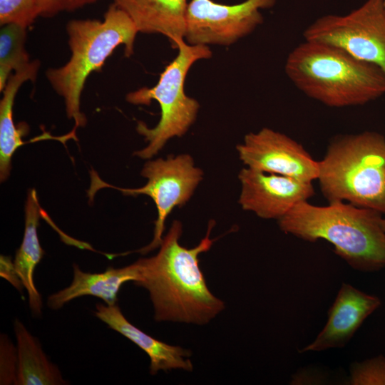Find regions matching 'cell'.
Listing matches in <instances>:
<instances>
[{
  "label": "cell",
  "mask_w": 385,
  "mask_h": 385,
  "mask_svg": "<svg viewBox=\"0 0 385 385\" xmlns=\"http://www.w3.org/2000/svg\"><path fill=\"white\" fill-rule=\"evenodd\" d=\"M14 329L18 357L15 384H67L58 368L47 358L38 339L17 319L14 320Z\"/></svg>",
  "instance_id": "obj_18"
},
{
  "label": "cell",
  "mask_w": 385,
  "mask_h": 385,
  "mask_svg": "<svg viewBox=\"0 0 385 385\" xmlns=\"http://www.w3.org/2000/svg\"><path fill=\"white\" fill-rule=\"evenodd\" d=\"M41 16H52L60 12L71 11L98 0H36Z\"/></svg>",
  "instance_id": "obj_23"
},
{
  "label": "cell",
  "mask_w": 385,
  "mask_h": 385,
  "mask_svg": "<svg viewBox=\"0 0 385 385\" xmlns=\"http://www.w3.org/2000/svg\"><path fill=\"white\" fill-rule=\"evenodd\" d=\"M238 179L241 184L240 205L262 219L279 220L315 193L312 183L247 167L240 171Z\"/></svg>",
  "instance_id": "obj_11"
},
{
  "label": "cell",
  "mask_w": 385,
  "mask_h": 385,
  "mask_svg": "<svg viewBox=\"0 0 385 385\" xmlns=\"http://www.w3.org/2000/svg\"><path fill=\"white\" fill-rule=\"evenodd\" d=\"M17 349L5 334L0 337V384H15L17 370Z\"/></svg>",
  "instance_id": "obj_22"
},
{
  "label": "cell",
  "mask_w": 385,
  "mask_h": 385,
  "mask_svg": "<svg viewBox=\"0 0 385 385\" xmlns=\"http://www.w3.org/2000/svg\"><path fill=\"white\" fill-rule=\"evenodd\" d=\"M276 0H245L228 5L191 0L185 16V38L191 45L229 46L252 33L263 21L261 9Z\"/></svg>",
  "instance_id": "obj_9"
},
{
  "label": "cell",
  "mask_w": 385,
  "mask_h": 385,
  "mask_svg": "<svg viewBox=\"0 0 385 385\" xmlns=\"http://www.w3.org/2000/svg\"><path fill=\"white\" fill-rule=\"evenodd\" d=\"M0 276L22 293L24 286L16 270L14 262L9 256L1 255L0 257Z\"/></svg>",
  "instance_id": "obj_24"
},
{
  "label": "cell",
  "mask_w": 385,
  "mask_h": 385,
  "mask_svg": "<svg viewBox=\"0 0 385 385\" xmlns=\"http://www.w3.org/2000/svg\"><path fill=\"white\" fill-rule=\"evenodd\" d=\"M138 32L166 36L173 48L185 38L187 0H113Z\"/></svg>",
  "instance_id": "obj_14"
},
{
  "label": "cell",
  "mask_w": 385,
  "mask_h": 385,
  "mask_svg": "<svg viewBox=\"0 0 385 385\" xmlns=\"http://www.w3.org/2000/svg\"><path fill=\"white\" fill-rule=\"evenodd\" d=\"M96 308V317L133 342L148 355L150 374L173 369L192 371L193 365L189 359L192 353L189 349L168 344L145 334L125 317L117 304H97Z\"/></svg>",
  "instance_id": "obj_13"
},
{
  "label": "cell",
  "mask_w": 385,
  "mask_h": 385,
  "mask_svg": "<svg viewBox=\"0 0 385 385\" xmlns=\"http://www.w3.org/2000/svg\"><path fill=\"white\" fill-rule=\"evenodd\" d=\"M42 210L39 205L37 192L30 189L25 204V227L23 240L17 250L14 263L29 295V304L35 316L41 314V295L36 289L34 270L43 256L38 237V226Z\"/></svg>",
  "instance_id": "obj_16"
},
{
  "label": "cell",
  "mask_w": 385,
  "mask_h": 385,
  "mask_svg": "<svg viewBox=\"0 0 385 385\" xmlns=\"http://www.w3.org/2000/svg\"><path fill=\"white\" fill-rule=\"evenodd\" d=\"M384 8H385V0H384Z\"/></svg>",
  "instance_id": "obj_26"
},
{
  "label": "cell",
  "mask_w": 385,
  "mask_h": 385,
  "mask_svg": "<svg viewBox=\"0 0 385 385\" xmlns=\"http://www.w3.org/2000/svg\"><path fill=\"white\" fill-rule=\"evenodd\" d=\"M284 71L299 91L329 107L361 106L385 94L381 68L324 43L305 40L297 46Z\"/></svg>",
  "instance_id": "obj_3"
},
{
  "label": "cell",
  "mask_w": 385,
  "mask_h": 385,
  "mask_svg": "<svg viewBox=\"0 0 385 385\" xmlns=\"http://www.w3.org/2000/svg\"><path fill=\"white\" fill-rule=\"evenodd\" d=\"M381 304L379 297L342 283L329 309L326 324L314 340L300 353L344 346L364 320Z\"/></svg>",
  "instance_id": "obj_12"
},
{
  "label": "cell",
  "mask_w": 385,
  "mask_h": 385,
  "mask_svg": "<svg viewBox=\"0 0 385 385\" xmlns=\"http://www.w3.org/2000/svg\"><path fill=\"white\" fill-rule=\"evenodd\" d=\"M177 49L178 55L166 66L155 86L126 96L132 104L149 106L155 100L160 108V118L155 127L150 128L141 121L137 124L136 130L148 142L146 147L133 153L141 159L152 158L169 140L184 135L197 118L200 104L185 93V81L192 66L199 60L210 58L212 53L208 46L191 45L184 39Z\"/></svg>",
  "instance_id": "obj_6"
},
{
  "label": "cell",
  "mask_w": 385,
  "mask_h": 385,
  "mask_svg": "<svg viewBox=\"0 0 385 385\" xmlns=\"http://www.w3.org/2000/svg\"><path fill=\"white\" fill-rule=\"evenodd\" d=\"M382 226H383L384 230L385 232V217H384L383 220H382Z\"/></svg>",
  "instance_id": "obj_25"
},
{
  "label": "cell",
  "mask_w": 385,
  "mask_h": 385,
  "mask_svg": "<svg viewBox=\"0 0 385 385\" xmlns=\"http://www.w3.org/2000/svg\"><path fill=\"white\" fill-rule=\"evenodd\" d=\"M214 225L210 221L198 245L186 248L179 243L182 223L174 220L158 252L137 260L139 278L134 284L148 291L155 321L203 325L224 309V302L207 287L199 265V255L210 250L215 242L210 237Z\"/></svg>",
  "instance_id": "obj_1"
},
{
  "label": "cell",
  "mask_w": 385,
  "mask_h": 385,
  "mask_svg": "<svg viewBox=\"0 0 385 385\" xmlns=\"http://www.w3.org/2000/svg\"><path fill=\"white\" fill-rule=\"evenodd\" d=\"M321 192L328 202L343 201L385 215V137L364 131L335 137L318 161Z\"/></svg>",
  "instance_id": "obj_5"
},
{
  "label": "cell",
  "mask_w": 385,
  "mask_h": 385,
  "mask_svg": "<svg viewBox=\"0 0 385 385\" xmlns=\"http://www.w3.org/2000/svg\"><path fill=\"white\" fill-rule=\"evenodd\" d=\"M26 28L15 24L2 25L0 31V91H3L13 70L30 63L26 51Z\"/></svg>",
  "instance_id": "obj_19"
},
{
  "label": "cell",
  "mask_w": 385,
  "mask_h": 385,
  "mask_svg": "<svg viewBox=\"0 0 385 385\" xmlns=\"http://www.w3.org/2000/svg\"><path fill=\"white\" fill-rule=\"evenodd\" d=\"M383 215L343 201L324 206L304 201L277 221L286 234L311 242L328 241L351 268L369 272L385 268Z\"/></svg>",
  "instance_id": "obj_2"
},
{
  "label": "cell",
  "mask_w": 385,
  "mask_h": 385,
  "mask_svg": "<svg viewBox=\"0 0 385 385\" xmlns=\"http://www.w3.org/2000/svg\"><path fill=\"white\" fill-rule=\"evenodd\" d=\"M236 149L245 167L304 182L317 179L318 161L297 141L273 129L247 133Z\"/></svg>",
  "instance_id": "obj_10"
},
{
  "label": "cell",
  "mask_w": 385,
  "mask_h": 385,
  "mask_svg": "<svg viewBox=\"0 0 385 385\" xmlns=\"http://www.w3.org/2000/svg\"><path fill=\"white\" fill-rule=\"evenodd\" d=\"M303 36L307 41L337 46L385 73L384 0H366L346 15L323 16L311 24Z\"/></svg>",
  "instance_id": "obj_8"
},
{
  "label": "cell",
  "mask_w": 385,
  "mask_h": 385,
  "mask_svg": "<svg viewBox=\"0 0 385 385\" xmlns=\"http://www.w3.org/2000/svg\"><path fill=\"white\" fill-rule=\"evenodd\" d=\"M139 278L138 261L121 268L108 267L101 273L85 272L73 264V278L71 284L47 299L48 307L53 310L61 309L73 299L83 296H93L101 299L106 304H117L120 287L126 282H135Z\"/></svg>",
  "instance_id": "obj_15"
},
{
  "label": "cell",
  "mask_w": 385,
  "mask_h": 385,
  "mask_svg": "<svg viewBox=\"0 0 385 385\" xmlns=\"http://www.w3.org/2000/svg\"><path fill=\"white\" fill-rule=\"evenodd\" d=\"M40 63L38 60L11 74L3 90L0 102V179L5 181L10 175L11 158L24 143L21 138L28 130L26 124L16 128L13 120V107L17 91L26 81H35Z\"/></svg>",
  "instance_id": "obj_17"
},
{
  "label": "cell",
  "mask_w": 385,
  "mask_h": 385,
  "mask_svg": "<svg viewBox=\"0 0 385 385\" xmlns=\"http://www.w3.org/2000/svg\"><path fill=\"white\" fill-rule=\"evenodd\" d=\"M349 384L385 385V357L379 355L374 358L351 365Z\"/></svg>",
  "instance_id": "obj_21"
},
{
  "label": "cell",
  "mask_w": 385,
  "mask_h": 385,
  "mask_svg": "<svg viewBox=\"0 0 385 385\" xmlns=\"http://www.w3.org/2000/svg\"><path fill=\"white\" fill-rule=\"evenodd\" d=\"M66 31L71 58L65 65L47 70L46 75L53 89L63 98L67 117L74 120L75 132L86 123L80 108L86 78L101 69L118 46L124 45L127 57L133 54L138 31L127 14L113 4L102 21L73 19L67 24Z\"/></svg>",
  "instance_id": "obj_4"
},
{
  "label": "cell",
  "mask_w": 385,
  "mask_h": 385,
  "mask_svg": "<svg viewBox=\"0 0 385 385\" xmlns=\"http://www.w3.org/2000/svg\"><path fill=\"white\" fill-rule=\"evenodd\" d=\"M140 175L147 178L145 185L136 188H127L106 183L95 170H91V185L88 195L92 200L98 190L106 188L119 190L125 195H145L150 197L155 205L158 217L154 222L152 241L138 251L146 254L160 247L168 216L175 207H180L190 200L203 179V171L195 166L191 155L183 153L148 160Z\"/></svg>",
  "instance_id": "obj_7"
},
{
  "label": "cell",
  "mask_w": 385,
  "mask_h": 385,
  "mask_svg": "<svg viewBox=\"0 0 385 385\" xmlns=\"http://www.w3.org/2000/svg\"><path fill=\"white\" fill-rule=\"evenodd\" d=\"M40 16L36 0H0V24L27 28Z\"/></svg>",
  "instance_id": "obj_20"
}]
</instances>
